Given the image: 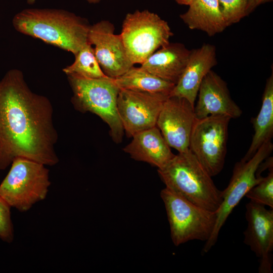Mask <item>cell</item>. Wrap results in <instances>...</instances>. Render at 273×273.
I'll return each instance as SVG.
<instances>
[{
    "label": "cell",
    "instance_id": "cell-21",
    "mask_svg": "<svg viewBox=\"0 0 273 273\" xmlns=\"http://www.w3.org/2000/svg\"><path fill=\"white\" fill-rule=\"evenodd\" d=\"M75 60L70 65L63 69L67 75L97 79L108 77L102 71L96 57L94 48L89 43L85 44L75 55Z\"/></svg>",
    "mask_w": 273,
    "mask_h": 273
},
{
    "label": "cell",
    "instance_id": "cell-3",
    "mask_svg": "<svg viewBox=\"0 0 273 273\" xmlns=\"http://www.w3.org/2000/svg\"><path fill=\"white\" fill-rule=\"evenodd\" d=\"M158 172L166 187L195 205L216 212L220 207L222 191L189 149L175 155Z\"/></svg>",
    "mask_w": 273,
    "mask_h": 273
},
{
    "label": "cell",
    "instance_id": "cell-20",
    "mask_svg": "<svg viewBox=\"0 0 273 273\" xmlns=\"http://www.w3.org/2000/svg\"><path fill=\"white\" fill-rule=\"evenodd\" d=\"M120 88L170 96L175 84L160 78L141 67H131L122 75L114 78Z\"/></svg>",
    "mask_w": 273,
    "mask_h": 273
},
{
    "label": "cell",
    "instance_id": "cell-15",
    "mask_svg": "<svg viewBox=\"0 0 273 273\" xmlns=\"http://www.w3.org/2000/svg\"><path fill=\"white\" fill-rule=\"evenodd\" d=\"M216 64L214 46L204 43L192 50L187 65L169 96L184 98L195 106L203 79Z\"/></svg>",
    "mask_w": 273,
    "mask_h": 273
},
{
    "label": "cell",
    "instance_id": "cell-5",
    "mask_svg": "<svg viewBox=\"0 0 273 273\" xmlns=\"http://www.w3.org/2000/svg\"><path fill=\"white\" fill-rule=\"evenodd\" d=\"M0 184V195L11 208L26 212L46 199L51 185L49 170L33 160L17 157Z\"/></svg>",
    "mask_w": 273,
    "mask_h": 273
},
{
    "label": "cell",
    "instance_id": "cell-6",
    "mask_svg": "<svg viewBox=\"0 0 273 273\" xmlns=\"http://www.w3.org/2000/svg\"><path fill=\"white\" fill-rule=\"evenodd\" d=\"M120 34L134 65L141 64L158 49L168 44L173 33L168 23L157 14L137 10L127 14Z\"/></svg>",
    "mask_w": 273,
    "mask_h": 273
},
{
    "label": "cell",
    "instance_id": "cell-2",
    "mask_svg": "<svg viewBox=\"0 0 273 273\" xmlns=\"http://www.w3.org/2000/svg\"><path fill=\"white\" fill-rule=\"evenodd\" d=\"M18 32L41 40L75 55L87 42V20L63 9L29 8L16 14L12 21Z\"/></svg>",
    "mask_w": 273,
    "mask_h": 273
},
{
    "label": "cell",
    "instance_id": "cell-13",
    "mask_svg": "<svg viewBox=\"0 0 273 273\" xmlns=\"http://www.w3.org/2000/svg\"><path fill=\"white\" fill-rule=\"evenodd\" d=\"M247 227L244 242L260 259L259 273L272 272L273 209L250 201L246 205Z\"/></svg>",
    "mask_w": 273,
    "mask_h": 273
},
{
    "label": "cell",
    "instance_id": "cell-17",
    "mask_svg": "<svg viewBox=\"0 0 273 273\" xmlns=\"http://www.w3.org/2000/svg\"><path fill=\"white\" fill-rule=\"evenodd\" d=\"M191 52L183 43L170 42L153 53L140 67L175 84L187 65Z\"/></svg>",
    "mask_w": 273,
    "mask_h": 273
},
{
    "label": "cell",
    "instance_id": "cell-9",
    "mask_svg": "<svg viewBox=\"0 0 273 273\" xmlns=\"http://www.w3.org/2000/svg\"><path fill=\"white\" fill-rule=\"evenodd\" d=\"M231 119L220 115L197 119L191 131L189 149L212 177L224 166Z\"/></svg>",
    "mask_w": 273,
    "mask_h": 273
},
{
    "label": "cell",
    "instance_id": "cell-24",
    "mask_svg": "<svg viewBox=\"0 0 273 273\" xmlns=\"http://www.w3.org/2000/svg\"><path fill=\"white\" fill-rule=\"evenodd\" d=\"M11 208L0 195V239L8 243H11L14 237Z\"/></svg>",
    "mask_w": 273,
    "mask_h": 273
},
{
    "label": "cell",
    "instance_id": "cell-8",
    "mask_svg": "<svg viewBox=\"0 0 273 273\" xmlns=\"http://www.w3.org/2000/svg\"><path fill=\"white\" fill-rule=\"evenodd\" d=\"M273 149L271 141L263 144L249 160L236 163L228 187L222 191V202L216 212L215 226L202 252L207 253L216 244L220 229L234 208L247 193L263 177L257 173L260 164L269 157Z\"/></svg>",
    "mask_w": 273,
    "mask_h": 273
},
{
    "label": "cell",
    "instance_id": "cell-14",
    "mask_svg": "<svg viewBox=\"0 0 273 273\" xmlns=\"http://www.w3.org/2000/svg\"><path fill=\"white\" fill-rule=\"evenodd\" d=\"M194 106L197 119L216 115L237 118L242 114L241 108L232 99L226 83L212 70L203 79Z\"/></svg>",
    "mask_w": 273,
    "mask_h": 273
},
{
    "label": "cell",
    "instance_id": "cell-4",
    "mask_svg": "<svg viewBox=\"0 0 273 273\" xmlns=\"http://www.w3.org/2000/svg\"><path fill=\"white\" fill-rule=\"evenodd\" d=\"M67 76L73 92L71 102L75 109L82 113L89 112L98 115L109 125L113 140L116 143L121 142L124 131L117 110L120 88L114 79Z\"/></svg>",
    "mask_w": 273,
    "mask_h": 273
},
{
    "label": "cell",
    "instance_id": "cell-22",
    "mask_svg": "<svg viewBox=\"0 0 273 273\" xmlns=\"http://www.w3.org/2000/svg\"><path fill=\"white\" fill-rule=\"evenodd\" d=\"M269 172L246 194V197L253 202L267 206L273 209V166L268 168Z\"/></svg>",
    "mask_w": 273,
    "mask_h": 273
},
{
    "label": "cell",
    "instance_id": "cell-10",
    "mask_svg": "<svg viewBox=\"0 0 273 273\" xmlns=\"http://www.w3.org/2000/svg\"><path fill=\"white\" fill-rule=\"evenodd\" d=\"M169 96L120 88L117 110L127 137L156 126L163 103Z\"/></svg>",
    "mask_w": 273,
    "mask_h": 273
},
{
    "label": "cell",
    "instance_id": "cell-19",
    "mask_svg": "<svg viewBox=\"0 0 273 273\" xmlns=\"http://www.w3.org/2000/svg\"><path fill=\"white\" fill-rule=\"evenodd\" d=\"M254 134L250 146L241 159L251 158L265 143L271 141L273 135V72L266 79L260 111L253 120Z\"/></svg>",
    "mask_w": 273,
    "mask_h": 273
},
{
    "label": "cell",
    "instance_id": "cell-16",
    "mask_svg": "<svg viewBox=\"0 0 273 273\" xmlns=\"http://www.w3.org/2000/svg\"><path fill=\"white\" fill-rule=\"evenodd\" d=\"M132 137V141L123 150L135 160L147 162L159 169L175 155L157 126L139 132Z\"/></svg>",
    "mask_w": 273,
    "mask_h": 273
},
{
    "label": "cell",
    "instance_id": "cell-11",
    "mask_svg": "<svg viewBox=\"0 0 273 273\" xmlns=\"http://www.w3.org/2000/svg\"><path fill=\"white\" fill-rule=\"evenodd\" d=\"M87 42L93 47L100 67L106 76L117 78L133 66L120 34L114 33V26L109 21L102 20L90 26Z\"/></svg>",
    "mask_w": 273,
    "mask_h": 273
},
{
    "label": "cell",
    "instance_id": "cell-28",
    "mask_svg": "<svg viewBox=\"0 0 273 273\" xmlns=\"http://www.w3.org/2000/svg\"><path fill=\"white\" fill-rule=\"evenodd\" d=\"M37 0H26L27 3L29 5L34 4Z\"/></svg>",
    "mask_w": 273,
    "mask_h": 273
},
{
    "label": "cell",
    "instance_id": "cell-12",
    "mask_svg": "<svg viewBox=\"0 0 273 273\" xmlns=\"http://www.w3.org/2000/svg\"><path fill=\"white\" fill-rule=\"evenodd\" d=\"M196 119L194 106L189 101L184 98L169 96L163 103L156 126L169 147L181 153L189 149Z\"/></svg>",
    "mask_w": 273,
    "mask_h": 273
},
{
    "label": "cell",
    "instance_id": "cell-27",
    "mask_svg": "<svg viewBox=\"0 0 273 273\" xmlns=\"http://www.w3.org/2000/svg\"><path fill=\"white\" fill-rule=\"evenodd\" d=\"M89 4H97L103 0H85Z\"/></svg>",
    "mask_w": 273,
    "mask_h": 273
},
{
    "label": "cell",
    "instance_id": "cell-25",
    "mask_svg": "<svg viewBox=\"0 0 273 273\" xmlns=\"http://www.w3.org/2000/svg\"><path fill=\"white\" fill-rule=\"evenodd\" d=\"M272 0H248L246 8V16L252 12L257 7Z\"/></svg>",
    "mask_w": 273,
    "mask_h": 273
},
{
    "label": "cell",
    "instance_id": "cell-26",
    "mask_svg": "<svg viewBox=\"0 0 273 273\" xmlns=\"http://www.w3.org/2000/svg\"><path fill=\"white\" fill-rule=\"evenodd\" d=\"M179 5L189 6L194 0H174Z\"/></svg>",
    "mask_w": 273,
    "mask_h": 273
},
{
    "label": "cell",
    "instance_id": "cell-18",
    "mask_svg": "<svg viewBox=\"0 0 273 273\" xmlns=\"http://www.w3.org/2000/svg\"><path fill=\"white\" fill-rule=\"evenodd\" d=\"M180 18L190 29L201 30L209 36L228 27L218 0H194Z\"/></svg>",
    "mask_w": 273,
    "mask_h": 273
},
{
    "label": "cell",
    "instance_id": "cell-1",
    "mask_svg": "<svg viewBox=\"0 0 273 273\" xmlns=\"http://www.w3.org/2000/svg\"><path fill=\"white\" fill-rule=\"evenodd\" d=\"M53 114L51 101L31 91L21 71L6 73L0 81L1 170L17 157L46 166L59 162Z\"/></svg>",
    "mask_w": 273,
    "mask_h": 273
},
{
    "label": "cell",
    "instance_id": "cell-7",
    "mask_svg": "<svg viewBox=\"0 0 273 273\" xmlns=\"http://www.w3.org/2000/svg\"><path fill=\"white\" fill-rule=\"evenodd\" d=\"M160 196L174 245L195 240L206 242L209 239L215 224L216 212L195 205L166 187L161 190Z\"/></svg>",
    "mask_w": 273,
    "mask_h": 273
},
{
    "label": "cell",
    "instance_id": "cell-23",
    "mask_svg": "<svg viewBox=\"0 0 273 273\" xmlns=\"http://www.w3.org/2000/svg\"><path fill=\"white\" fill-rule=\"evenodd\" d=\"M224 19L229 26L246 16L248 0H218Z\"/></svg>",
    "mask_w": 273,
    "mask_h": 273
}]
</instances>
